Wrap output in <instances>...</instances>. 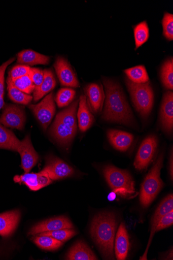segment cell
<instances>
[{
    "label": "cell",
    "mask_w": 173,
    "mask_h": 260,
    "mask_svg": "<svg viewBox=\"0 0 173 260\" xmlns=\"http://www.w3.org/2000/svg\"><path fill=\"white\" fill-rule=\"evenodd\" d=\"M126 83L135 109L142 116L147 117L154 103V93L150 82L137 84L126 79Z\"/></svg>",
    "instance_id": "3"
},
{
    "label": "cell",
    "mask_w": 173,
    "mask_h": 260,
    "mask_svg": "<svg viewBox=\"0 0 173 260\" xmlns=\"http://www.w3.org/2000/svg\"><path fill=\"white\" fill-rule=\"evenodd\" d=\"M31 69V68L27 65H16L10 71L9 77L12 80H13L29 75L30 73Z\"/></svg>",
    "instance_id": "35"
},
{
    "label": "cell",
    "mask_w": 173,
    "mask_h": 260,
    "mask_svg": "<svg viewBox=\"0 0 173 260\" xmlns=\"http://www.w3.org/2000/svg\"><path fill=\"white\" fill-rule=\"evenodd\" d=\"M163 35L169 41L173 39V15L166 12L162 20Z\"/></svg>",
    "instance_id": "34"
},
{
    "label": "cell",
    "mask_w": 173,
    "mask_h": 260,
    "mask_svg": "<svg viewBox=\"0 0 173 260\" xmlns=\"http://www.w3.org/2000/svg\"><path fill=\"white\" fill-rule=\"evenodd\" d=\"M17 152L21 158V167L24 173H28L39 160V155L34 149L30 135H27L21 141Z\"/></svg>",
    "instance_id": "10"
},
{
    "label": "cell",
    "mask_w": 173,
    "mask_h": 260,
    "mask_svg": "<svg viewBox=\"0 0 173 260\" xmlns=\"http://www.w3.org/2000/svg\"><path fill=\"white\" fill-rule=\"evenodd\" d=\"M42 171L47 173L52 181L70 177L75 174V171L69 165L53 155L46 157L45 166Z\"/></svg>",
    "instance_id": "7"
},
{
    "label": "cell",
    "mask_w": 173,
    "mask_h": 260,
    "mask_svg": "<svg viewBox=\"0 0 173 260\" xmlns=\"http://www.w3.org/2000/svg\"><path fill=\"white\" fill-rule=\"evenodd\" d=\"M85 92L89 110L94 113L101 112L106 99L102 86L91 83L86 86Z\"/></svg>",
    "instance_id": "13"
},
{
    "label": "cell",
    "mask_w": 173,
    "mask_h": 260,
    "mask_svg": "<svg viewBox=\"0 0 173 260\" xmlns=\"http://www.w3.org/2000/svg\"><path fill=\"white\" fill-rule=\"evenodd\" d=\"M5 105L4 94H0V111L4 107Z\"/></svg>",
    "instance_id": "40"
},
{
    "label": "cell",
    "mask_w": 173,
    "mask_h": 260,
    "mask_svg": "<svg viewBox=\"0 0 173 260\" xmlns=\"http://www.w3.org/2000/svg\"><path fill=\"white\" fill-rule=\"evenodd\" d=\"M76 91L70 88H63L60 89L56 98V102L59 108L67 106L75 98Z\"/></svg>",
    "instance_id": "32"
},
{
    "label": "cell",
    "mask_w": 173,
    "mask_h": 260,
    "mask_svg": "<svg viewBox=\"0 0 173 260\" xmlns=\"http://www.w3.org/2000/svg\"><path fill=\"white\" fill-rule=\"evenodd\" d=\"M125 73L129 80L135 83H146L150 80L146 69L142 65L126 69L125 70Z\"/></svg>",
    "instance_id": "27"
},
{
    "label": "cell",
    "mask_w": 173,
    "mask_h": 260,
    "mask_svg": "<svg viewBox=\"0 0 173 260\" xmlns=\"http://www.w3.org/2000/svg\"><path fill=\"white\" fill-rule=\"evenodd\" d=\"M160 120L164 130L170 133L173 128V93L168 91L163 95L160 109Z\"/></svg>",
    "instance_id": "15"
},
{
    "label": "cell",
    "mask_w": 173,
    "mask_h": 260,
    "mask_svg": "<svg viewBox=\"0 0 173 260\" xmlns=\"http://www.w3.org/2000/svg\"><path fill=\"white\" fill-rule=\"evenodd\" d=\"M116 198V193L113 191L108 196V200L110 201H114Z\"/></svg>",
    "instance_id": "39"
},
{
    "label": "cell",
    "mask_w": 173,
    "mask_h": 260,
    "mask_svg": "<svg viewBox=\"0 0 173 260\" xmlns=\"http://www.w3.org/2000/svg\"><path fill=\"white\" fill-rule=\"evenodd\" d=\"M15 58H13L0 66V94H5V75L8 67L13 63Z\"/></svg>",
    "instance_id": "38"
},
{
    "label": "cell",
    "mask_w": 173,
    "mask_h": 260,
    "mask_svg": "<svg viewBox=\"0 0 173 260\" xmlns=\"http://www.w3.org/2000/svg\"><path fill=\"white\" fill-rule=\"evenodd\" d=\"M172 210H173V196L171 194L162 201L155 212L152 222V231L150 242H151L152 238L156 232V227L160 219Z\"/></svg>",
    "instance_id": "25"
},
{
    "label": "cell",
    "mask_w": 173,
    "mask_h": 260,
    "mask_svg": "<svg viewBox=\"0 0 173 260\" xmlns=\"http://www.w3.org/2000/svg\"><path fill=\"white\" fill-rule=\"evenodd\" d=\"M20 143L13 132L0 124V149L17 152Z\"/></svg>",
    "instance_id": "24"
},
{
    "label": "cell",
    "mask_w": 173,
    "mask_h": 260,
    "mask_svg": "<svg viewBox=\"0 0 173 260\" xmlns=\"http://www.w3.org/2000/svg\"><path fill=\"white\" fill-rule=\"evenodd\" d=\"M108 137L113 147L121 152L126 151L132 145L134 139L132 134L115 129H109Z\"/></svg>",
    "instance_id": "18"
},
{
    "label": "cell",
    "mask_w": 173,
    "mask_h": 260,
    "mask_svg": "<svg viewBox=\"0 0 173 260\" xmlns=\"http://www.w3.org/2000/svg\"><path fill=\"white\" fill-rule=\"evenodd\" d=\"M28 107L33 112L44 130H46L56 112L54 93L52 92L49 93L40 103L30 105Z\"/></svg>",
    "instance_id": "6"
},
{
    "label": "cell",
    "mask_w": 173,
    "mask_h": 260,
    "mask_svg": "<svg viewBox=\"0 0 173 260\" xmlns=\"http://www.w3.org/2000/svg\"><path fill=\"white\" fill-rule=\"evenodd\" d=\"M44 78L41 85L36 88L33 92V99L37 102L43 98L48 93L50 92L56 86V80L52 70H44Z\"/></svg>",
    "instance_id": "23"
},
{
    "label": "cell",
    "mask_w": 173,
    "mask_h": 260,
    "mask_svg": "<svg viewBox=\"0 0 173 260\" xmlns=\"http://www.w3.org/2000/svg\"><path fill=\"white\" fill-rule=\"evenodd\" d=\"M34 243L40 248L49 251L57 250L63 245V243L51 236L36 235L32 238Z\"/></svg>",
    "instance_id": "28"
},
{
    "label": "cell",
    "mask_w": 173,
    "mask_h": 260,
    "mask_svg": "<svg viewBox=\"0 0 173 260\" xmlns=\"http://www.w3.org/2000/svg\"><path fill=\"white\" fill-rule=\"evenodd\" d=\"M161 79L163 85L167 89H173V59L169 58L164 61L161 69Z\"/></svg>",
    "instance_id": "29"
},
{
    "label": "cell",
    "mask_w": 173,
    "mask_h": 260,
    "mask_svg": "<svg viewBox=\"0 0 173 260\" xmlns=\"http://www.w3.org/2000/svg\"><path fill=\"white\" fill-rule=\"evenodd\" d=\"M66 259L96 260L97 258L90 248L83 241H79L70 249Z\"/></svg>",
    "instance_id": "21"
},
{
    "label": "cell",
    "mask_w": 173,
    "mask_h": 260,
    "mask_svg": "<svg viewBox=\"0 0 173 260\" xmlns=\"http://www.w3.org/2000/svg\"><path fill=\"white\" fill-rule=\"evenodd\" d=\"M134 35L136 50L150 37V29L146 21L139 23L134 27Z\"/></svg>",
    "instance_id": "30"
},
{
    "label": "cell",
    "mask_w": 173,
    "mask_h": 260,
    "mask_svg": "<svg viewBox=\"0 0 173 260\" xmlns=\"http://www.w3.org/2000/svg\"><path fill=\"white\" fill-rule=\"evenodd\" d=\"M50 131L53 138L59 144L64 147H67L71 144L77 132V129L57 120H55Z\"/></svg>",
    "instance_id": "16"
},
{
    "label": "cell",
    "mask_w": 173,
    "mask_h": 260,
    "mask_svg": "<svg viewBox=\"0 0 173 260\" xmlns=\"http://www.w3.org/2000/svg\"><path fill=\"white\" fill-rule=\"evenodd\" d=\"M14 85L22 92L30 94L34 92L36 86L29 75L12 80Z\"/></svg>",
    "instance_id": "33"
},
{
    "label": "cell",
    "mask_w": 173,
    "mask_h": 260,
    "mask_svg": "<svg viewBox=\"0 0 173 260\" xmlns=\"http://www.w3.org/2000/svg\"><path fill=\"white\" fill-rule=\"evenodd\" d=\"M29 76L36 86V88H37L41 85L44 80V70L39 68H31Z\"/></svg>",
    "instance_id": "36"
},
{
    "label": "cell",
    "mask_w": 173,
    "mask_h": 260,
    "mask_svg": "<svg viewBox=\"0 0 173 260\" xmlns=\"http://www.w3.org/2000/svg\"><path fill=\"white\" fill-rule=\"evenodd\" d=\"M70 219L65 216H60L43 221L33 226L28 235H36L40 233L64 229H73Z\"/></svg>",
    "instance_id": "14"
},
{
    "label": "cell",
    "mask_w": 173,
    "mask_h": 260,
    "mask_svg": "<svg viewBox=\"0 0 173 260\" xmlns=\"http://www.w3.org/2000/svg\"><path fill=\"white\" fill-rule=\"evenodd\" d=\"M50 59V57L47 56L30 50H23L17 55L18 63L29 66L38 64L46 65L49 63Z\"/></svg>",
    "instance_id": "22"
},
{
    "label": "cell",
    "mask_w": 173,
    "mask_h": 260,
    "mask_svg": "<svg viewBox=\"0 0 173 260\" xmlns=\"http://www.w3.org/2000/svg\"><path fill=\"white\" fill-rule=\"evenodd\" d=\"M173 224V210L162 217L159 220L156 229V232L171 226Z\"/></svg>",
    "instance_id": "37"
},
{
    "label": "cell",
    "mask_w": 173,
    "mask_h": 260,
    "mask_svg": "<svg viewBox=\"0 0 173 260\" xmlns=\"http://www.w3.org/2000/svg\"><path fill=\"white\" fill-rule=\"evenodd\" d=\"M14 181L20 184L27 185L31 190L38 191L50 184L53 181L48 174L42 171L39 173H24L22 175H16Z\"/></svg>",
    "instance_id": "12"
},
{
    "label": "cell",
    "mask_w": 173,
    "mask_h": 260,
    "mask_svg": "<svg viewBox=\"0 0 173 260\" xmlns=\"http://www.w3.org/2000/svg\"><path fill=\"white\" fill-rule=\"evenodd\" d=\"M129 248L128 234L124 223L122 222L119 227L115 240V252L117 259H125Z\"/></svg>",
    "instance_id": "19"
},
{
    "label": "cell",
    "mask_w": 173,
    "mask_h": 260,
    "mask_svg": "<svg viewBox=\"0 0 173 260\" xmlns=\"http://www.w3.org/2000/svg\"><path fill=\"white\" fill-rule=\"evenodd\" d=\"M19 210L0 214V235L4 238L11 236L16 229L20 218Z\"/></svg>",
    "instance_id": "17"
},
{
    "label": "cell",
    "mask_w": 173,
    "mask_h": 260,
    "mask_svg": "<svg viewBox=\"0 0 173 260\" xmlns=\"http://www.w3.org/2000/svg\"><path fill=\"white\" fill-rule=\"evenodd\" d=\"M158 146L156 137L150 136L143 142L136 154L134 165L139 171L147 169L153 159Z\"/></svg>",
    "instance_id": "8"
},
{
    "label": "cell",
    "mask_w": 173,
    "mask_h": 260,
    "mask_svg": "<svg viewBox=\"0 0 173 260\" xmlns=\"http://www.w3.org/2000/svg\"><path fill=\"white\" fill-rule=\"evenodd\" d=\"M162 165L163 155L161 154L142 184L140 202L144 208L150 205L163 186V183L160 178V171Z\"/></svg>",
    "instance_id": "4"
},
{
    "label": "cell",
    "mask_w": 173,
    "mask_h": 260,
    "mask_svg": "<svg viewBox=\"0 0 173 260\" xmlns=\"http://www.w3.org/2000/svg\"><path fill=\"white\" fill-rule=\"evenodd\" d=\"M79 105L77 113L79 126L82 132H85L91 127L94 119L88 107L86 96L84 94L81 96Z\"/></svg>",
    "instance_id": "20"
},
{
    "label": "cell",
    "mask_w": 173,
    "mask_h": 260,
    "mask_svg": "<svg viewBox=\"0 0 173 260\" xmlns=\"http://www.w3.org/2000/svg\"><path fill=\"white\" fill-rule=\"evenodd\" d=\"M54 68L61 85L73 88L80 86L78 79L66 59L58 57Z\"/></svg>",
    "instance_id": "11"
},
{
    "label": "cell",
    "mask_w": 173,
    "mask_h": 260,
    "mask_svg": "<svg viewBox=\"0 0 173 260\" xmlns=\"http://www.w3.org/2000/svg\"><path fill=\"white\" fill-rule=\"evenodd\" d=\"M103 172L107 181L113 190L124 188L132 194L134 192V182L128 172L109 165L103 169Z\"/></svg>",
    "instance_id": "5"
},
{
    "label": "cell",
    "mask_w": 173,
    "mask_h": 260,
    "mask_svg": "<svg viewBox=\"0 0 173 260\" xmlns=\"http://www.w3.org/2000/svg\"><path fill=\"white\" fill-rule=\"evenodd\" d=\"M103 83L106 90L103 119L109 122L132 125L134 123L133 114L120 85L108 78H103Z\"/></svg>",
    "instance_id": "1"
},
{
    "label": "cell",
    "mask_w": 173,
    "mask_h": 260,
    "mask_svg": "<svg viewBox=\"0 0 173 260\" xmlns=\"http://www.w3.org/2000/svg\"><path fill=\"white\" fill-rule=\"evenodd\" d=\"M8 90L10 99L14 103L24 105H29L33 97L18 89L13 84L10 77L7 79Z\"/></svg>",
    "instance_id": "26"
},
{
    "label": "cell",
    "mask_w": 173,
    "mask_h": 260,
    "mask_svg": "<svg viewBox=\"0 0 173 260\" xmlns=\"http://www.w3.org/2000/svg\"><path fill=\"white\" fill-rule=\"evenodd\" d=\"M117 225L115 215L108 212L95 216L91 223V237L106 259H115L114 244Z\"/></svg>",
    "instance_id": "2"
},
{
    "label": "cell",
    "mask_w": 173,
    "mask_h": 260,
    "mask_svg": "<svg viewBox=\"0 0 173 260\" xmlns=\"http://www.w3.org/2000/svg\"><path fill=\"white\" fill-rule=\"evenodd\" d=\"M26 122L23 109L17 105L9 104L5 106L0 117V124L5 126L22 131Z\"/></svg>",
    "instance_id": "9"
},
{
    "label": "cell",
    "mask_w": 173,
    "mask_h": 260,
    "mask_svg": "<svg viewBox=\"0 0 173 260\" xmlns=\"http://www.w3.org/2000/svg\"><path fill=\"white\" fill-rule=\"evenodd\" d=\"M77 232L73 229H64L56 231L45 232L39 234L40 236H51L63 243L69 240L76 235Z\"/></svg>",
    "instance_id": "31"
}]
</instances>
